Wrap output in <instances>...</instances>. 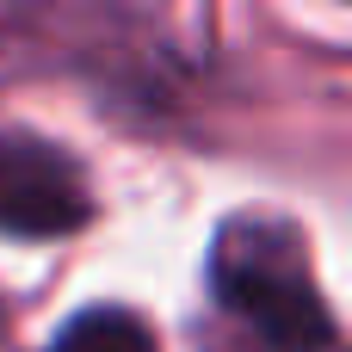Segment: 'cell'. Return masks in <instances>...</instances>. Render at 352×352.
<instances>
[{"label":"cell","instance_id":"4","mask_svg":"<svg viewBox=\"0 0 352 352\" xmlns=\"http://www.w3.org/2000/svg\"><path fill=\"white\" fill-rule=\"evenodd\" d=\"M6 328H12V303L0 297V334H6Z\"/></svg>","mask_w":352,"mask_h":352},{"label":"cell","instance_id":"2","mask_svg":"<svg viewBox=\"0 0 352 352\" xmlns=\"http://www.w3.org/2000/svg\"><path fill=\"white\" fill-rule=\"evenodd\" d=\"M99 217L87 161L43 136L0 124V235L6 241H68Z\"/></svg>","mask_w":352,"mask_h":352},{"label":"cell","instance_id":"1","mask_svg":"<svg viewBox=\"0 0 352 352\" xmlns=\"http://www.w3.org/2000/svg\"><path fill=\"white\" fill-rule=\"evenodd\" d=\"M204 278L217 309L248 328L266 352H334L340 316L328 309V291L316 278L309 229L285 210L241 204L210 229Z\"/></svg>","mask_w":352,"mask_h":352},{"label":"cell","instance_id":"3","mask_svg":"<svg viewBox=\"0 0 352 352\" xmlns=\"http://www.w3.org/2000/svg\"><path fill=\"white\" fill-rule=\"evenodd\" d=\"M43 352H161V346H155V328L142 322V309H130V303H80L74 316L56 322Z\"/></svg>","mask_w":352,"mask_h":352}]
</instances>
